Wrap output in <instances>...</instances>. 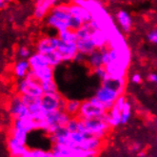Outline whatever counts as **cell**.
I'll list each match as a JSON object with an SVG mask.
<instances>
[{
	"label": "cell",
	"instance_id": "39",
	"mask_svg": "<svg viewBox=\"0 0 157 157\" xmlns=\"http://www.w3.org/2000/svg\"><path fill=\"white\" fill-rule=\"evenodd\" d=\"M86 58H87L86 55L82 54V53H80V52H78V53L75 55V59H73V61L80 64V63H84V62H86Z\"/></svg>",
	"mask_w": 157,
	"mask_h": 157
},
{
	"label": "cell",
	"instance_id": "8",
	"mask_svg": "<svg viewBox=\"0 0 157 157\" xmlns=\"http://www.w3.org/2000/svg\"><path fill=\"white\" fill-rule=\"evenodd\" d=\"M57 2L58 0H35L33 9L34 18L37 20L45 19L52 10V8L57 5Z\"/></svg>",
	"mask_w": 157,
	"mask_h": 157
},
{
	"label": "cell",
	"instance_id": "26",
	"mask_svg": "<svg viewBox=\"0 0 157 157\" xmlns=\"http://www.w3.org/2000/svg\"><path fill=\"white\" fill-rule=\"evenodd\" d=\"M28 133L27 132H24V131H21V130H18V128H14L12 127L11 131H10V135L12 138H13L14 140L18 141L19 143L23 144V145H27V142H28Z\"/></svg>",
	"mask_w": 157,
	"mask_h": 157
},
{
	"label": "cell",
	"instance_id": "23",
	"mask_svg": "<svg viewBox=\"0 0 157 157\" xmlns=\"http://www.w3.org/2000/svg\"><path fill=\"white\" fill-rule=\"evenodd\" d=\"M76 45H77V49L78 52L84 55H89L92 52H94L96 50L95 45L94 44V42L91 41L90 38L88 39H77L76 41Z\"/></svg>",
	"mask_w": 157,
	"mask_h": 157
},
{
	"label": "cell",
	"instance_id": "19",
	"mask_svg": "<svg viewBox=\"0 0 157 157\" xmlns=\"http://www.w3.org/2000/svg\"><path fill=\"white\" fill-rule=\"evenodd\" d=\"M28 61H29V64L31 66V70L33 71L49 65L48 60L46 58V55L37 52H33L31 56L28 58Z\"/></svg>",
	"mask_w": 157,
	"mask_h": 157
},
{
	"label": "cell",
	"instance_id": "32",
	"mask_svg": "<svg viewBox=\"0 0 157 157\" xmlns=\"http://www.w3.org/2000/svg\"><path fill=\"white\" fill-rule=\"evenodd\" d=\"M47 151L41 149H31L29 147L21 157H44Z\"/></svg>",
	"mask_w": 157,
	"mask_h": 157
},
{
	"label": "cell",
	"instance_id": "7",
	"mask_svg": "<svg viewBox=\"0 0 157 157\" xmlns=\"http://www.w3.org/2000/svg\"><path fill=\"white\" fill-rule=\"evenodd\" d=\"M60 39L57 35L52 36H43L39 38L35 45V52L46 54L48 52L56 51Z\"/></svg>",
	"mask_w": 157,
	"mask_h": 157
},
{
	"label": "cell",
	"instance_id": "3",
	"mask_svg": "<svg viewBox=\"0 0 157 157\" xmlns=\"http://www.w3.org/2000/svg\"><path fill=\"white\" fill-rule=\"evenodd\" d=\"M67 99L64 98L60 92L55 94H44L41 97V104L46 113L54 112V110H65Z\"/></svg>",
	"mask_w": 157,
	"mask_h": 157
},
{
	"label": "cell",
	"instance_id": "40",
	"mask_svg": "<svg viewBox=\"0 0 157 157\" xmlns=\"http://www.w3.org/2000/svg\"><path fill=\"white\" fill-rule=\"evenodd\" d=\"M132 82L133 83V84H140V83L142 82V76L139 75V73H133L132 76Z\"/></svg>",
	"mask_w": 157,
	"mask_h": 157
},
{
	"label": "cell",
	"instance_id": "29",
	"mask_svg": "<svg viewBox=\"0 0 157 157\" xmlns=\"http://www.w3.org/2000/svg\"><path fill=\"white\" fill-rule=\"evenodd\" d=\"M92 32V28L90 23H84L78 30L75 31L77 39H88L90 38V34Z\"/></svg>",
	"mask_w": 157,
	"mask_h": 157
},
{
	"label": "cell",
	"instance_id": "44",
	"mask_svg": "<svg viewBox=\"0 0 157 157\" xmlns=\"http://www.w3.org/2000/svg\"><path fill=\"white\" fill-rule=\"evenodd\" d=\"M138 157H146V156H144V155H140V156H138Z\"/></svg>",
	"mask_w": 157,
	"mask_h": 157
},
{
	"label": "cell",
	"instance_id": "2",
	"mask_svg": "<svg viewBox=\"0 0 157 157\" xmlns=\"http://www.w3.org/2000/svg\"><path fill=\"white\" fill-rule=\"evenodd\" d=\"M106 114L103 117H97V118H91V119L84 120L86 132L88 134H90L91 136L98 137L100 139H104V138L108 135L112 127L109 126V124L108 122Z\"/></svg>",
	"mask_w": 157,
	"mask_h": 157
},
{
	"label": "cell",
	"instance_id": "42",
	"mask_svg": "<svg viewBox=\"0 0 157 157\" xmlns=\"http://www.w3.org/2000/svg\"><path fill=\"white\" fill-rule=\"evenodd\" d=\"M98 156V151H86L85 156L84 157H97Z\"/></svg>",
	"mask_w": 157,
	"mask_h": 157
},
{
	"label": "cell",
	"instance_id": "33",
	"mask_svg": "<svg viewBox=\"0 0 157 157\" xmlns=\"http://www.w3.org/2000/svg\"><path fill=\"white\" fill-rule=\"evenodd\" d=\"M79 122H80V118L78 116L75 117H71V119L69 120V122L66 125L67 130L71 132H77L78 128H79Z\"/></svg>",
	"mask_w": 157,
	"mask_h": 157
},
{
	"label": "cell",
	"instance_id": "6",
	"mask_svg": "<svg viewBox=\"0 0 157 157\" xmlns=\"http://www.w3.org/2000/svg\"><path fill=\"white\" fill-rule=\"evenodd\" d=\"M9 113L13 119L22 118L30 116V110L27 105L22 101V98L19 94L13 96L10 103H9Z\"/></svg>",
	"mask_w": 157,
	"mask_h": 157
},
{
	"label": "cell",
	"instance_id": "9",
	"mask_svg": "<svg viewBox=\"0 0 157 157\" xmlns=\"http://www.w3.org/2000/svg\"><path fill=\"white\" fill-rule=\"evenodd\" d=\"M52 152L57 157H84L86 151L79 147H67L60 145H52Z\"/></svg>",
	"mask_w": 157,
	"mask_h": 157
},
{
	"label": "cell",
	"instance_id": "13",
	"mask_svg": "<svg viewBox=\"0 0 157 157\" xmlns=\"http://www.w3.org/2000/svg\"><path fill=\"white\" fill-rule=\"evenodd\" d=\"M7 147H8L9 153H10L12 157H21L24 154V152L29 149V147L27 145H23L19 143L18 141L14 140L13 138H12L11 136L8 137Z\"/></svg>",
	"mask_w": 157,
	"mask_h": 157
},
{
	"label": "cell",
	"instance_id": "5",
	"mask_svg": "<svg viewBox=\"0 0 157 157\" xmlns=\"http://www.w3.org/2000/svg\"><path fill=\"white\" fill-rule=\"evenodd\" d=\"M94 95L96 96V98L100 101V102L103 104L105 109L108 112V110H109L113 108L116 99L121 94H120L118 91L101 84V86L95 91Z\"/></svg>",
	"mask_w": 157,
	"mask_h": 157
},
{
	"label": "cell",
	"instance_id": "36",
	"mask_svg": "<svg viewBox=\"0 0 157 157\" xmlns=\"http://www.w3.org/2000/svg\"><path fill=\"white\" fill-rule=\"evenodd\" d=\"M94 71V75L100 79V81H102L104 80L107 76H108V72L105 69L104 66H101V67H98L94 70H92Z\"/></svg>",
	"mask_w": 157,
	"mask_h": 157
},
{
	"label": "cell",
	"instance_id": "43",
	"mask_svg": "<svg viewBox=\"0 0 157 157\" xmlns=\"http://www.w3.org/2000/svg\"><path fill=\"white\" fill-rule=\"evenodd\" d=\"M6 3H7V0H0V9H2Z\"/></svg>",
	"mask_w": 157,
	"mask_h": 157
},
{
	"label": "cell",
	"instance_id": "14",
	"mask_svg": "<svg viewBox=\"0 0 157 157\" xmlns=\"http://www.w3.org/2000/svg\"><path fill=\"white\" fill-rule=\"evenodd\" d=\"M13 128H18L24 132H27L28 133H31L32 132L35 131L34 128V123L32 116H27L22 118H16L13 119Z\"/></svg>",
	"mask_w": 157,
	"mask_h": 157
},
{
	"label": "cell",
	"instance_id": "1",
	"mask_svg": "<svg viewBox=\"0 0 157 157\" xmlns=\"http://www.w3.org/2000/svg\"><path fill=\"white\" fill-rule=\"evenodd\" d=\"M17 94L19 95H28L35 98H41L44 95V91L41 87V83L36 79L32 70L23 79H19L16 86Z\"/></svg>",
	"mask_w": 157,
	"mask_h": 157
},
{
	"label": "cell",
	"instance_id": "41",
	"mask_svg": "<svg viewBox=\"0 0 157 157\" xmlns=\"http://www.w3.org/2000/svg\"><path fill=\"white\" fill-rule=\"evenodd\" d=\"M147 80L151 83H157V73H150L149 76H147Z\"/></svg>",
	"mask_w": 157,
	"mask_h": 157
},
{
	"label": "cell",
	"instance_id": "12",
	"mask_svg": "<svg viewBox=\"0 0 157 157\" xmlns=\"http://www.w3.org/2000/svg\"><path fill=\"white\" fill-rule=\"evenodd\" d=\"M101 84L118 91L120 94L123 95L125 92V90H126L127 82H126V77L114 78V77H110L108 75L104 80L101 81Z\"/></svg>",
	"mask_w": 157,
	"mask_h": 157
},
{
	"label": "cell",
	"instance_id": "38",
	"mask_svg": "<svg viewBox=\"0 0 157 157\" xmlns=\"http://www.w3.org/2000/svg\"><path fill=\"white\" fill-rule=\"evenodd\" d=\"M101 54H102V61H103V66L107 65L109 62V47H104L100 49Z\"/></svg>",
	"mask_w": 157,
	"mask_h": 157
},
{
	"label": "cell",
	"instance_id": "24",
	"mask_svg": "<svg viewBox=\"0 0 157 157\" xmlns=\"http://www.w3.org/2000/svg\"><path fill=\"white\" fill-rule=\"evenodd\" d=\"M86 62L88 66L91 69L94 70L98 67L103 66V61H102V54H101V51L96 49L94 52H92L90 54L87 55Z\"/></svg>",
	"mask_w": 157,
	"mask_h": 157
},
{
	"label": "cell",
	"instance_id": "25",
	"mask_svg": "<svg viewBox=\"0 0 157 157\" xmlns=\"http://www.w3.org/2000/svg\"><path fill=\"white\" fill-rule=\"evenodd\" d=\"M80 106H81V102L79 100H75V99L67 100V103H66V106H65V112L71 117L78 116Z\"/></svg>",
	"mask_w": 157,
	"mask_h": 157
},
{
	"label": "cell",
	"instance_id": "31",
	"mask_svg": "<svg viewBox=\"0 0 157 157\" xmlns=\"http://www.w3.org/2000/svg\"><path fill=\"white\" fill-rule=\"evenodd\" d=\"M41 87L43 89L44 94H55V92H58V86L54 79L41 83Z\"/></svg>",
	"mask_w": 157,
	"mask_h": 157
},
{
	"label": "cell",
	"instance_id": "16",
	"mask_svg": "<svg viewBox=\"0 0 157 157\" xmlns=\"http://www.w3.org/2000/svg\"><path fill=\"white\" fill-rule=\"evenodd\" d=\"M69 10L71 15L80 18L84 23H89L91 20V14L90 13V12L87 9L83 8L77 4H75L72 2L69 4Z\"/></svg>",
	"mask_w": 157,
	"mask_h": 157
},
{
	"label": "cell",
	"instance_id": "18",
	"mask_svg": "<svg viewBox=\"0 0 157 157\" xmlns=\"http://www.w3.org/2000/svg\"><path fill=\"white\" fill-rule=\"evenodd\" d=\"M108 75L110 77H114V78H124L127 76L128 70L123 68L122 66H120L119 64H116L114 62H109L107 65L104 66Z\"/></svg>",
	"mask_w": 157,
	"mask_h": 157
},
{
	"label": "cell",
	"instance_id": "37",
	"mask_svg": "<svg viewBox=\"0 0 157 157\" xmlns=\"http://www.w3.org/2000/svg\"><path fill=\"white\" fill-rule=\"evenodd\" d=\"M147 39L152 44H157V28H154L147 33Z\"/></svg>",
	"mask_w": 157,
	"mask_h": 157
},
{
	"label": "cell",
	"instance_id": "21",
	"mask_svg": "<svg viewBox=\"0 0 157 157\" xmlns=\"http://www.w3.org/2000/svg\"><path fill=\"white\" fill-rule=\"evenodd\" d=\"M90 39L95 45L96 49L100 50L104 47H108V36L101 30H92L90 34Z\"/></svg>",
	"mask_w": 157,
	"mask_h": 157
},
{
	"label": "cell",
	"instance_id": "4",
	"mask_svg": "<svg viewBox=\"0 0 157 157\" xmlns=\"http://www.w3.org/2000/svg\"><path fill=\"white\" fill-rule=\"evenodd\" d=\"M106 113L107 110L103 106L94 104L90 99H87L81 102L78 117L80 119L85 120V119L103 117Z\"/></svg>",
	"mask_w": 157,
	"mask_h": 157
},
{
	"label": "cell",
	"instance_id": "28",
	"mask_svg": "<svg viewBox=\"0 0 157 157\" xmlns=\"http://www.w3.org/2000/svg\"><path fill=\"white\" fill-rule=\"evenodd\" d=\"M57 36L61 41L64 42H76L77 41V36L75 31L71 29H67L65 31H62L57 33Z\"/></svg>",
	"mask_w": 157,
	"mask_h": 157
},
{
	"label": "cell",
	"instance_id": "10",
	"mask_svg": "<svg viewBox=\"0 0 157 157\" xmlns=\"http://www.w3.org/2000/svg\"><path fill=\"white\" fill-rule=\"evenodd\" d=\"M56 50L62 56L63 62L73 61L75 55L78 53L76 42H64L60 40Z\"/></svg>",
	"mask_w": 157,
	"mask_h": 157
},
{
	"label": "cell",
	"instance_id": "11",
	"mask_svg": "<svg viewBox=\"0 0 157 157\" xmlns=\"http://www.w3.org/2000/svg\"><path fill=\"white\" fill-rule=\"evenodd\" d=\"M116 24L120 27L123 33H130L133 27V20L131 13L125 10H119L115 13Z\"/></svg>",
	"mask_w": 157,
	"mask_h": 157
},
{
	"label": "cell",
	"instance_id": "27",
	"mask_svg": "<svg viewBox=\"0 0 157 157\" xmlns=\"http://www.w3.org/2000/svg\"><path fill=\"white\" fill-rule=\"evenodd\" d=\"M45 55H46V58H47V60H48L49 65L52 66V68H56L57 66H59L60 64L63 62L62 56L60 55V53L57 52V50L46 53Z\"/></svg>",
	"mask_w": 157,
	"mask_h": 157
},
{
	"label": "cell",
	"instance_id": "35",
	"mask_svg": "<svg viewBox=\"0 0 157 157\" xmlns=\"http://www.w3.org/2000/svg\"><path fill=\"white\" fill-rule=\"evenodd\" d=\"M83 24H84V22H83L80 18L71 15V19H70V29H71L73 31H76Z\"/></svg>",
	"mask_w": 157,
	"mask_h": 157
},
{
	"label": "cell",
	"instance_id": "17",
	"mask_svg": "<svg viewBox=\"0 0 157 157\" xmlns=\"http://www.w3.org/2000/svg\"><path fill=\"white\" fill-rule=\"evenodd\" d=\"M13 75L18 79H23L31 71V66L28 59H19L13 65Z\"/></svg>",
	"mask_w": 157,
	"mask_h": 157
},
{
	"label": "cell",
	"instance_id": "30",
	"mask_svg": "<svg viewBox=\"0 0 157 157\" xmlns=\"http://www.w3.org/2000/svg\"><path fill=\"white\" fill-rule=\"evenodd\" d=\"M132 117V104L128 100L126 101V103L121 109V125L127 124Z\"/></svg>",
	"mask_w": 157,
	"mask_h": 157
},
{
	"label": "cell",
	"instance_id": "34",
	"mask_svg": "<svg viewBox=\"0 0 157 157\" xmlns=\"http://www.w3.org/2000/svg\"><path fill=\"white\" fill-rule=\"evenodd\" d=\"M32 53L33 52H31V50L28 47H26V46H21L17 51V54L19 56V59H28L32 55Z\"/></svg>",
	"mask_w": 157,
	"mask_h": 157
},
{
	"label": "cell",
	"instance_id": "15",
	"mask_svg": "<svg viewBox=\"0 0 157 157\" xmlns=\"http://www.w3.org/2000/svg\"><path fill=\"white\" fill-rule=\"evenodd\" d=\"M33 75H35L36 79H37L40 83L47 82L54 79V68L48 65L42 68H39L37 70H32Z\"/></svg>",
	"mask_w": 157,
	"mask_h": 157
},
{
	"label": "cell",
	"instance_id": "20",
	"mask_svg": "<svg viewBox=\"0 0 157 157\" xmlns=\"http://www.w3.org/2000/svg\"><path fill=\"white\" fill-rule=\"evenodd\" d=\"M103 144V139H100L98 137L89 135L84 143L82 144L81 149L84 151H98L101 150Z\"/></svg>",
	"mask_w": 157,
	"mask_h": 157
},
{
	"label": "cell",
	"instance_id": "22",
	"mask_svg": "<svg viewBox=\"0 0 157 157\" xmlns=\"http://www.w3.org/2000/svg\"><path fill=\"white\" fill-rule=\"evenodd\" d=\"M107 120L112 128H115L119 125H121V110L116 106H113V108L107 112L106 114Z\"/></svg>",
	"mask_w": 157,
	"mask_h": 157
}]
</instances>
